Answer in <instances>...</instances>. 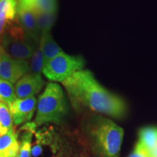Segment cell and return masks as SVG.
Instances as JSON below:
<instances>
[{
    "instance_id": "ba28073f",
    "label": "cell",
    "mask_w": 157,
    "mask_h": 157,
    "mask_svg": "<svg viewBox=\"0 0 157 157\" xmlns=\"http://www.w3.org/2000/svg\"><path fill=\"white\" fill-rule=\"evenodd\" d=\"M37 101L35 97L19 99L16 98L8 105L13 122L15 126L29 122L36 111Z\"/></svg>"
},
{
    "instance_id": "44dd1931",
    "label": "cell",
    "mask_w": 157,
    "mask_h": 157,
    "mask_svg": "<svg viewBox=\"0 0 157 157\" xmlns=\"http://www.w3.org/2000/svg\"><path fill=\"white\" fill-rule=\"evenodd\" d=\"M128 157H150V154L140 143L137 142L133 151Z\"/></svg>"
},
{
    "instance_id": "e0dca14e",
    "label": "cell",
    "mask_w": 157,
    "mask_h": 157,
    "mask_svg": "<svg viewBox=\"0 0 157 157\" xmlns=\"http://www.w3.org/2000/svg\"><path fill=\"white\" fill-rule=\"evenodd\" d=\"M13 129V122L8 106L0 101V136L7 134Z\"/></svg>"
},
{
    "instance_id": "ac0fdd59",
    "label": "cell",
    "mask_w": 157,
    "mask_h": 157,
    "mask_svg": "<svg viewBox=\"0 0 157 157\" xmlns=\"http://www.w3.org/2000/svg\"><path fill=\"white\" fill-rule=\"evenodd\" d=\"M16 98L13 84L0 78V101L8 106Z\"/></svg>"
},
{
    "instance_id": "8992f818",
    "label": "cell",
    "mask_w": 157,
    "mask_h": 157,
    "mask_svg": "<svg viewBox=\"0 0 157 157\" xmlns=\"http://www.w3.org/2000/svg\"><path fill=\"white\" fill-rule=\"evenodd\" d=\"M35 140L32 143L31 157H58L60 150V139L52 129L44 128L34 132Z\"/></svg>"
},
{
    "instance_id": "3957f363",
    "label": "cell",
    "mask_w": 157,
    "mask_h": 157,
    "mask_svg": "<svg viewBox=\"0 0 157 157\" xmlns=\"http://www.w3.org/2000/svg\"><path fill=\"white\" fill-rule=\"evenodd\" d=\"M34 124L38 127L48 124L61 123L68 113V106L62 87L58 84H48L39 98Z\"/></svg>"
},
{
    "instance_id": "7402d4cb",
    "label": "cell",
    "mask_w": 157,
    "mask_h": 157,
    "mask_svg": "<svg viewBox=\"0 0 157 157\" xmlns=\"http://www.w3.org/2000/svg\"><path fill=\"white\" fill-rule=\"evenodd\" d=\"M2 50H3V48L2 47L1 44H0V58H1V54H2Z\"/></svg>"
},
{
    "instance_id": "52a82bcc",
    "label": "cell",
    "mask_w": 157,
    "mask_h": 157,
    "mask_svg": "<svg viewBox=\"0 0 157 157\" xmlns=\"http://www.w3.org/2000/svg\"><path fill=\"white\" fill-rule=\"evenodd\" d=\"M30 70L27 60L15 59L10 57L2 50L0 58V78L15 84Z\"/></svg>"
},
{
    "instance_id": "5bb4252c",
    "label": "cell",
    "mask_w": 157,
    "mask_h": 157,
    "mask_svg": "<svg viewBox=\"0 0 157 157\" xmlns=\"http://www.w3.org/2000/svg\"><path fill=\"white\" fill-rule=\"evenodd\" d=\"M24 3L33 11L43 13H57L58 2L57 0H18Z\"/></svg>"
},
{
    "instance_id": "30bf717a",
    "label": "cell",
    "mask_w": 157,
    "mask_h": 157,
    "mask_svg": "<svg viewBox=\"0 0 157 157\" xmlns=\"http://www.w3.org/2000/svg\"><path fill=\"white\" fill-rule=\"evenodd\" d=\"M16 18L29 37L36 42H40L41 34L34 13L28 6L19 1L17 7Z\"/></svg>"
},
{
    "instance_id": "ffe728a7",
    "label": "cell",
    "mask_w": 157,
    "mask_h": 157,
    "mask_svg": "<svg viewBox=\"0 0 157 157\" xmlns=\"http://www.w3.org/2000/svg\"><path fill=\"white\" fill-rule=\"evenodd\" d=\"M18 0H0V14H5L9 21L15 19Z\"/></svg>"
},
{
    "instance_id": "8fae6325",
    "label": "cell",
    "mask_w": 157,
    "mask_h": 157,
    "mask_svg": "<svg viewBox=\"0 0 157 157\" xmlns=\"http://www.w3.org/2000/svg\"><path fill=\"white\" fill-rule=\"evenodd\" d=\"M36 125L34 122H27L17 133L19 142V151L17 157H31L33 137Z\"/></svg>"
},
{
    "instance_id": "4fadbf2b",
    "label": "cell",
    "mask_w": 157,
    "mask_h": 157,
    "mask_svg": "<svg viewBox=\"0 0 157 157\" xmlns=\"http://www.w3.org/2000/svg\"><path fill=\"white\" fill-rule=\"evenodd\" d=\"M39 43L42 46L43 53H44V66L59 53L63 52L62 49L55 42L52 36L50 34V32L42 34L41 36Z\"/></svg>"
},
{
    "instance_id": "6da1fadb",
    "label": "cell",
    "mask_w": 157,
    "mask_h": 157,
    "mask_svg": "<svg viewBox=\"0 0 157 157\" xmlns=\"http://www.w3.org/2000/svg\"><path fill=\"white\" fill-rule=\"evenodd\" d=\"M62 84L76 110L87 109L116 119L127 114L124 100L103 87L90 70L78 71Z\"/></svg>"
},
{
    "instance_id": "9c48e42d",
    "label": "cell",
    "mask_w": 157,
    "mask_h": 157,
    "mask_svg": "<svg viewBox=\"0 0 157 157\" xmlns=\"http://www.w3.org/2000/svg\"><path fill=\"white\" fill-rule=\"evenodd\" d=\"M44 82L41 74L29 73L16 82L15 87V95L19 99L34 97L40 91Z\"/></svg>"
},
{
    "instance_id": "7c38bea8",
    "label": "cell",
    "mask_w": 157,
    "mask_h": 157,
    "mask_svg": "<svg viewBox=\"0 0 157 157\" xmlns=\"http://www.w3.org/2000/svg\"><path fill=\"white\" fill-rule=\"evenodd\" d=\"M19 148L17 135L14 129L0 136V157H17Z\"/></svg>"
},
{
    "instance_id": "277c9868",
    "label": "cell",
    "mask_w": 157,
    "mask_h": 157,
    "mask_svg": "<svg viewBox=\"0 0 157 157\" xmlns=\"http://www.w3.org/2000/svg\"><path fill=\"white\" fill-rule=\"evenodd\" d=\"M36 43L39 42L26 34L15 17L7 25L1 45L5 53L11 58L28 60L34 54Z\"/></svg>"
},
{
    "instance_id": "d6986e66",
    "label": "cell",
    "mask_w": 157,
    "mask_h": 157,
    "mask_svg": "<svg viewBox=\"0 0 157 157\" xmlns=\"http://www.w3.org/2000/svg\"><path fill=\"white\" fill-rule=\"evenodd\" d=\"M43 66H44V53H43L42 46L39 43L31 57L29 71H31V73L40 74V72L42 71Z\"/></svg>"
},
{
    "instance_id": "7a4b0ae2",
    "label": "cell",
    "mask_w": 157,
    "mask_h": 157,
    "mask_svg": "<svg viewBox=\"0 0 157 157\" xmlns=\"http://www.w3.org/2000/svg\"><path fill=\"white\" fill-rule=\"evenodd\" d=\"M84 130L95 154L99 157H119L124 129L114 121L101 115L90 117Z\"/></svg>"
},
{
    "instance_id": "2e32d148",
    "label": "cell",
    "mask_w": 157,
    "mask_h": 157,
    "mask_svg": "<svg viewBox=\"0 0 157 157\" xmlns=\"http://www.w3.org/2000/svg\"><path fill=\"white\" fill-rule=\"evenodd\" d=\"M33 11V10H32ZM36 19L37 25L41 36L45 33H48L56 22L57 13H43L40 11H33Z\"/></svg>"
},
{
    "instance_id": "5b68a950",
    "label": "cell",
    "mask_w": 157,
    "mask_h": 157,
    "mask_svg": "<svg viewBox=\"0 0 157 157\" xmlns=\"http://www.w3.org/2000/svg\"><path fill=\"white\" fill-rule=\"evenodd\" d=\"M84 66L83 57L71 56L63 51L45 65L42 73L50 81L63 82L76 72L84 69Z\"/></svg>"
},
{
    "instance_id": "9a60e30c",
    "label": "cell",
    "mask_w": 157,
    "mask_h": 157,
    "mask_svg": "<svg viewBox=\"0 0 157 157\" xmlns=\"http://www.w3.org/2000/svg\"><path fill=\"white\" fill-rule=\"evenodd\" d=\"M138 142L150 152L157 146V127H148L141 129Z\"/></svg>"
}]
</instances>
